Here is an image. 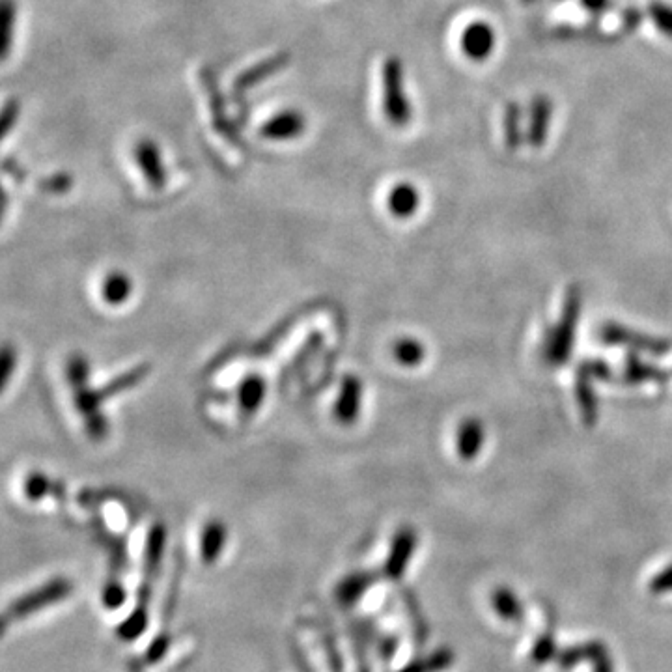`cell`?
I'll return each instance as SVG.
<instances>
[{"label":"cell","instance_id":"obj_1","mask_svg":"<svg viewBox=\"0 0 672 672\" xmlns=\"http://www.w3.org/2000/svg\"><path fill=\"white\" fill-rule=\"evenodd\" d=\"M150 372H152V364L140 363L135 368L124 372V374L112 378L107 385H103L99 389H92L88 385L81 387V389L73 391L75 392V406L81 411L84 419L94 417V415L101 413V404L105 400H111L114 396L137 387L139 383L150 376Z\"/></svg>","mask_w":672,"mask_h":672},{"label":"cell","instance_id":"obj_2","mask_svg":"<svg viewBox=\"0 0 672 672\" xmlns=\"http://www.w3.org/2000/svg\"><path fill=\"white\" fill-rule=\"evenodd\" d=\"M383 109L394 127H404L411 120V105L406 96L402 62L391 56L383 64Z\"/></svg>","mask_w":672,"mask_h":672},{"label":"cell","instance_id":"obj_3","mask_svg":"<svg viewBox=\"0 0 672 672\" xmlns=\"http://www.w3.org/2000/svg\"><path fill=\"white\" fill-rule=\"evenodd\" d=\"M579 308H581V299L577 290H570L566 295L564 303V312L559 325L553 329V338L549 342V353L547 359L553 364H562L572 353L574 346L575 327H577V318H579Z\"/></svg>","mask_w":672,"mask_h":672},{"label":"cell","instance_id":"obj_4","mask_svg":"<svg viewBox=\"0 0 672 672\" xmlns=\"http://www.w3.org/2000/svg\"><path fill=\"white\" fill-rule=\"evenodd\" d=\"M71 590H73V585L68 579H53V581L45 583L43 587L28 592L23 598L14 602V605L10 607V615L14 618H25V616L40 611L43 607H49V605H55V603L66 600L70 596Z\"/></svg>","mask_w":672,"mask_h":672},{"label":"cell","instance_id":"obj_5","mask_svg":"<svg viewBox=\"0 0 672 672\" xmlns=\"http://www.w3.org/2000/svg\"><path fill=\"white\" fill-rule=\"evenodd\" d=\"M462 51L475 62H484L495 51L497 34L495 28L486 21H473L463 30Z\"/></svg>","mask_w":672,"mask_h":672},{"label":"cell","instance_id":"obj_6","mask_svg":"<svg viewBox=\"0 0 672 672\" xmlns=\"http://www.w3.org/2000/svg\"><path fill=\"white\" fill-rule=\"evenodd\" d=\"M165 542H167V529L161 523H155L154 527L148 532L146 540V553H144V577H142V588H140V605L144 607L148 598H150V588H152V579L159 568V562L165 551Z\"/></svg>","mask_w":672,"mask_h":672},{"label":"cell","instance_id":"obj_7","mask_svg":"<svg viewBox=\"0 0 672 672\" xmlns=\"http://www.w3.org/2000/svg\"><path fill=\"white\" fill-rule=\"evenodd\" d=\"M363 407V381L353 374L342 379L340 394L336 398L335 417L340 424L351 426L359 420Z\"/></svg>","mask_w":672,"mask_h":672},{"label":"cell","instance_id":"obj_8","mask_svg":"<svg viewBox=\"0 0 672 672\" xmlns=\"http://www.w3.org/2000/svg\"><path fill=\"white\" fill-rule=\"evenodd\" d=\"M135 157L146 183L155 191L163 189L168 182L167 168L163 167L161 154L154 140H140L135 146Z\"/></svg>","mask_w":672,"mask_h":672},{"label":"cell","instance_id":"obj_9","mask_svg":"<svg viewBox=\"0 0 672 672\" xmlns=\"http://www.w3.org/2000/svg\"><path fill=\"white\" fill-rule=\"evenodd\" d=\"M307 120L301 112L284 111L275 114L260 129V135L269 140H294L303 135Z\"/></svg>","mask_w":672,"mask_h":672},{"label":"cell","instance_id":"obj_10","mask_svg":"<svg viewBox=\"0 0 672 672\" xmlns=\"http://www.w3.org/2000/svg\"><path fill=\"white\" fill-rule=\"evenodd\" d=\"M267 394L266 379L258 374H251L241 379L238 385V407L243 419L254 417L264 404Z\"/></svg>","mask_w":672,"mask_h":672},{"label":"cell","instance_id":"obj_11","mask_svg":"<svg viewBox=\"0 0 672 672\" xmlns=\"http://www.w3.org/2000/svg\"><path fill=\"white\" fill-rule=\"evenodd\" d=\"M415 544H417L415 532L407 529V527L406 529H402V531H398V534L394 536V542H392L391 555H389V559L385 562V574L392 577V579H398L400 575L404 574L407 562H409L411 555H413Z\"/></svg>","mask_w":672,"mask_h":672},{"label":"cell","instance_id":"obj_12","mask_svg":"<svg viewBox=\"0 0 672 672\" xmlns=\"http://www.w3.org/2000/svg\"><path fill=\"white\" fill-rule=\"evenodd\" d=\"M486 441L484 424L478 419L463 420L456 435V448L463 460H475Z\"/></svg>","mask_w":672,"mask_h":672},{"label":"cell","instance_id":"obj_13","mask_svg":"<svg viewBox=\"0 0 672 672\" xmlns=\"http://www.w3.org/2000/svg\"><path fill=\"white\" fill-rule=\"evenodd\" d=\"M387 206L394 217L398 219H409L413 217L420 208L419 189L411 183H398L394 185L387 198Z\"/></svg>","mask_w":672,"mask_h":672},{"label":"cell","instance_id":"obj_14","mask_svg":"<svg viewBox=\"0 0 672 672\" xmlns=\"http://www.w3.org/2000/svg\"><path fill=\"white\" fill-rule=\"evenodd\" d=\"M286 64H288V55H277L269 58L266 62H262V64H258V66H254L251 70L245 71L243 75H239V79H236V83H234V92L236 94L247 92L254 84H260L262 81H266L267 77H271L273 73L282 70Z\"/></svg>","mask_w":672,"mask_h":672},{"label":"cell","instance_id":"obj_15","mask_svg":"<svg viewBox=\"0 0 672 672\" xmlns=\"http://www.w3.org/2000/svg\"><path fill=\"white\" fill-rule=\"evenodd\" d=\"M226 546V527L223 521L211 519L202 531L200 540V555L206 564H213L221 557L223 547Z\"/></svg>","mask_w":672,"mask_h":672},{"label":"cell","instance_id":"obj_16","mask_svg":"<svg viewBox=\"0 0 672 672\" xmlns=\"http://www.w3.org/2000/svg\"><path fill=\"white\" fill-rule=\"evenodd\" d=\"M133 294V280L124 271H112L101 284V297L107 305L120 307Z\"/></svg>","mask_w":672,"mask_h":672},{"label":"cell","instance_id":"obj_17","mask_svg":"<svg viewBox=\"0 0 672 672\" xmlns=\"http://www.w3.org/2000/svg\"><path fill=\"white\" fill-rule=\"evenodd\" d=\"M25 495L28 501H42L49 495H56V497H64V486L60 482H55L51 476L45 475L42 471H32L30 475L25 478Z\"/></svg>","mask_w":672,"mask_h":672},{"label":"cell","instance_id":"obj_18","mask_svg":"<svg viewBox=\"0 0 672 672\" xmlns=\"http://www.w3.org/2000/svg\"><path fill=\"white\" fill-rule=\"evenodd\" d=\"M549 118H551V103H549V99H534L531 127H529V142H531L532 146H542L546 142Z\"/></svg>","mask_w":672,"mask_h":672},{"label":"cell","instance_id":"obj_19","mask_svg":"<svg viewBox=\"0 0 672 672\" xmlns=\"http://www.w3.org/2000/svg\"><path fill=\"white\" fill-rule=\"evenodd\" d=\"M392 355L396 359V363L406 366V368H415L419 366L424 361L426 357V350L422 346V342H419L417 338H411V336H404V338H398L392 346Z\"/></svg>","mask_w":672,"mask_h":672},{"label":"cell","instance_id":"obj_20","mask_svg":"<svg viewBox=\"0 0 672 672\" xmlns=\"http://www.w3.org/2000/svg\"><path fill=\"white\" fill-rule=\"evenodd\" d=\"M372 585V575L353 574L344 579L336 588V598L342 605H351L357 602L364 594V590Z\"/></svg>","mask_w":672,"mask_h":672},{"label":"cell","instance_id":"obj_21","mask_svg":"<svg viewBox=\"0 0 672 672\" xmlns=\"http://www.w3.org/2000/svg\"><path fill=\"white\" fill-rule=\"evenodd\" d=\"M603 340H605V342H611V344L635 342L637 348H644V350L654 351V353L667 350V348H659V346H656V342L646 340L644 336L630 335L628 331H624V329H620V327H605V331H603Z\"/></svg>","mask_w":672,"mask_h":672},{"label":"cell","instance_id":"obj_22","mask_svg":"<svg viewBox=\"0 0 672 672\" xmlns=\"http://www.w3.org/2000/svg\"><path fill=\"white\" fill-rule=\"evenodd\" d=\"M581 374L583 376H579V381H577L579 404H581V411H583L588 424H594V420H596V396H594V392L590 389V383H588L590 372H587V370L583 372V368H581Z\"/></svg>","mask_w":672,"mask_h":672},{"label":"cell","instance_id":"obj_23","mask_svg":"<svg viewBox=\"0 0 672 672\" xmlns=\"http://www.w3.org/2000/svg\"><path fill=\"white\" fill-rule=\"evenodd\" d=\"M0 28H2V56L6 58L12 47V36H14L15 27V4L14 0H4L2 10H0Z\"/></svg>","mask_w":672,"mask_h":672},{"label":"cell","instance_id":"obj_24","mask_svg":"<svg viewBox=\"0 0 672 672\" xmlns=\"http://www.w3.org/2000/svg\"><path fill=\"white\" fill-rule=\"evenodd\" d=\"M88 378H90V363H88V359L84 355H81V353L71 355L70 361H68V379H70L73 391L86 387L88 385Z\"/></svg>","mask_w":672,"mask_h":672},{"label":"cell","instance_id":"obj_25","mask_svg":"<svg viewBox=\"0 0 672 672\" xmlns=\"http://www.w3.org/2000/svg\"><path fill=\"white\" fill-rule=\"evenodd\" d=\"M146 624H148V615H146V607L139 605L133 615L127 618L126 622L118 628V635L126 641H131V639H137L140 637L144 630H146Z\"/></svg>","mask_w":672,"mask_h":672},{"label":"cell","instance_id":"obj_26","mask_svg":"<svg viewBox=\"0 0 672 672\" xmlns=\"http://www.w3.org/2000/svg\"><path fill=\"white\" fill-rule=\"evenodd\" d=\"M648 14L652 17V21L656 23L661 34L672 38V6L663 4V2H652L648 6Z\"/></svg>","mask_w":672,"mask_h":672},{"label":"cell","instance_id":"obj_27","mask_svg":"<svg viewBox=\"0 0 672 672\" xmlns=\"http://www.w3.org/2000/svg\"><path fill=\"white\" fill-rule=\"evenodd\" d=\"M84 424H86V432L94 441H103L109 434V420L103 413L84 419Z\"/></svg>","mask_w":672,"mask_h":672},{"label":"cell","instance_id":"obj_28","mask_svg":"<svg viewBox=\"0 0 672 672\" xmlns=\"http://www.w3.org/2000/svg\"><path fill=\"white\" fill-rule=\"evenodd\" d=\"M15 366H17V353L10 344L4 346L2 350V361H0V374H2V389L8 387V381L14 374Z\"/></svg>","mask_w":672,"mask_h":672},{"label":"cell","instance_id":"obj_29","mask_svg":"<svg viewBox=\"0 0 672 672\" xmlns=\"http://www.w3.org/2000/svg\"><path fill=\"white\" fill-rule=\"evenodd\" d=\"M506 140L512 148L519 144V111L514 103L506 111Z\"/></svg>","mask_w":672,"mask_h":672},{"label":"cell","instance_id":"obj_30","mask_svg":"<svg viewBox=\"0 0 672 672\" xmlns=\"http://www.w3.org/2000/svg\"><path fill=\"white\" fill-rule=\"evenodd\" d=\"M126 600V592L120 583H109L105 590H103V603L109 607V609H116L120 607L122 603Z\"/></svg>","mask_w":672,"mask_h":672},{"label":"cell","instance_id":"obj_31","mask_svg":"<svg viewBox=\"0 0 672 672\" xmlns=\"http://www.w3.org/2000/svg\"><path fill=\"white\" fill-rule=\"evenodd\" d=\"M17 116H19V103L17 101H8L2 109V137H6L10 133V129L17 124Z\"/></svg>","mask_w":672,"mask_h":672},{"label":"cell","instance_id":"obj_32","mask_svg":"<svg viewBox=\"0 0 672 672\" xmlns=\"http://www.w3.org/2000/svg\"><path fill=\"white\" fill-rule=\"evenodd\" d=\"M168 644L170 643H168L167 635L157 637L154 643L150 644V648L146 650V661H148V663H155V661H159V659L163 658L165 652L168 650Z\"/></svg>","mask_w":672,"mask_h":672},{"label":"cell","instance_id":"obj_33","mask_svg":"<svg viewBox=\"0 0 672 672\" xmlns=\"http://www.w3.org/2000/svg\"><path fill=\"white\" fill-rule=\"evenodd\" d=\"M43 187L47 191H53V193H64L68 191L71 187V178L66 176V174H58V176H53V178H47L43 182Z\"/></svg>","mask_w":672,"mask_h":672},{"label":"cell","instance_id":"obj_34","mask_svg":"<svg viewBox=\"0 0 672 672\" xmlns=\"http://www.w3.org/2000/svg\"><path fill=\"white\" fill-rule=\"evenodd\" d=\"M654 588H656V590H667V588H672V568H669L665 574L659 575L658 579L654 581Z\"/></svg>","mask_w":672,"mask_h":672},{"label":"cell","instance_id":"obj_35","mask_svg":"<svg viewBox=\"0 0 672 672\" xmlns=\"http://www.w3.org/2000/svg\"><path fill=\"white\" fill-rule=\"evenodd\" d=\"M583 4H585V8L587 10H590V12H603L605 10V6L609 4V0H581Z\"/></svg>","mask_w":672,"mask_h":672}]
</instances>
